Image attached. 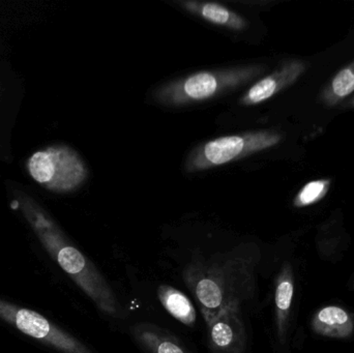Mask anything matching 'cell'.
Masks as SVG:
<instances>
[{"mask_svg": "<svg viewBox=\"0 0 354 353\" xmlns=\"http://www.w3.org/2000/svg\"><path fill=\"white\" fill-rule=\"evenodd\" d=\"M256 257L247 251L199 257L185 267L183 279L196 298L206 325L231 305L243 307L253 296Z\"/></svg>", "mask_w": 354, "mask_h": 353, "instance_id": "cell-1", "label": "cell"}, {"mask_svg": "<svg viewBox=\"0 0 354 353\" xmlns=\"http://www.w3.org/2000/svg\"><path fill=\"white\" fill-rule=\"evenodd\" d=\"M20 207L44 248L97 309L111 317L122 316V307L111 286L95 265L66 240L50 216L24 194H20Z\"/></svg>", "mask_w": 354, "mask_h": 353, "instance_id": "cell-2", "label": "cell"}, {"mask_svg": "<svg viewBox=\"0 0 354 353\" xmlns=\"http://www.w3.org/2000/svg\"><path fill=\"white\" fill-rule=\"evenodd\" d=\"M259 72V68L243 66L196 73L160 88L157 91V99L170 106L206 101L245 84Z\"/></svg>", "mask_w": 354, "mask_h": 353, "instance_id": "cell-3", "label": "cell"}, {"mask_svg": "<svg viewBox=\"0 0 354 353\" xmlns=\"http://www.w3.org/2000/svg\"><path fill=\"white\" fill-rule=\"evenodd\" d=\"M27 170L37 184L52 192H72L87 178L86 166L66 145H53L33 153L27 161Z\"/></svg>", "mask_w": 354, "mask_h": 353, "instance_id": "cell-4", "label": "cell"}, {"mask_svg": "<svg viewBox=\"0 0 354 353\" xmlns=\"http://www.w3.org/2000/svg\"><path fill=\"white\" fill-rule=\"evenodd\" d=\"M280 136L270 132L245 133L221 137L200 145L189 155L185 168L189 172L201 171L247 157L277 144Z\"/></svg>", "mask_w": 354, "mask_h": 353, "instance_id": "cell-5", "label": "cell"}, {"mask_svg": "<svg viewBox=\"0 0 354 353\" xmlns=\"http://www.w3.org/2000/svg\"><path fill=\"white\" fill-rule=\"evenodd\" d=\"M0 319L18 331L64 353H93L86 345L41 316L35 311L20 308L0 300Z\"/></svg>", "mask_w": 354, "mask_h": 353, "instance_id": "cell-6", "label": "cell"}, {"mask_svg": "<svg viewBox=\"0 0 354 353\" xmlns=\"http://www.w3.org/2000/svg\"><path fill=\"white\" fill-rule=\"evenodd\" d=\"M206 325L208 344L212 353L245 352L248 336L241 306L227 307Z\"/></svg>", "mask_w": 354, "mask_h": 353, "instance_id": "cell-7", "label": "cell"}, {"mask_svg": "<svg viewBox=\"0 0 354 353\" xmlns=\"http://www.w3.org/2000/svg\"><path fill=\"white\" fill-rule=\"evenodd\" d=\"M131 334L149 353H193L172 334L151 323H137L131 327Z\"/></svg>", "mask_w": 354, "mask_h": 353, "instance_id": "cell-8", "label": "cell"}, {"mask_svg": "<svg viewBox=\"0 0 354 353\" xmlns=\"http://www.w3.org/2000/svg\"><path fill=\"white\" fill-rule=\"evenodd\" d=\"M312 327L318 335L344 339L353 335L354 323L344 309L328 306L316 313L312 321Z\"/></svg>", "mask_w": 354, "mask_h": 353, "instance_id": "cell-9", "label": "cell"}, {"mask_svg": "<svg viewBox=\"0 0 354 353\" xmlns=\"http://www.w3.org/2000/svg\"><path fill=\"white\" fill-rule=\"evenodd\" d=\"M293 294H295V281H293L292 269L290 265H286L277 278L276 294H274L277 327H278V336L280 340H284L286 335Z\"/></svg>", "mask_w": 354, "mask_h": 353, "instance_id": "cell-10", "label": "cell"}, {"mask_svg": "<svg viewBox=\"0 0 354 353\" xmlns=\"http://www.w3.org/2000/svg\"><path fill=\"white\" fill-rule=\"evenodd\" d=\"M157 294L162 306L177 321L187 327L195 325V308L185 294L169 285H160Z\"/></svg>", "mask_w": 354, "mask_h": 353, "instance_id": "cell-11", "label": "cell"}, {"mask_svg": "<svg viewBox=\"0 0 354 353\" xmlns=\"http://www.w3.org/2000/svg\"><path fill=\"white\" fill-rule=\"evenodd\" d=\"M183 6L189 12L199 15L208 22L231 29H243L247 26V21L239 15L231 12L225 6L212 2H183Z\"/></svg>", "mask_w": 354, "mask_h": 353, "instance_id": "cell-12", "label": "cell"}, {"mask_svg": "<svg viewBox=\"0 0 354 353\" xmlns=\"http://www.w3.org/2000/svg\"><path fill=\"white\" fill-rule=\"evenodd\" d=\"M295 74V68L289 66V68H283L280 72L261 79L243 95L241 103L245 105H254L270 99L279 89L284 86L285 83H288Z\"/></svg>", "mask_w": 354, "mask_h": 353, "instance_id": "cell-13", "label": "cell"}, {"mask_svg": "<svg viewBox=\"0 0 354 353\" xmlns=\"http://www.w3.org/2000/svg\"><path fill=\"white\" fill-rule=\"evenodd\" d=\"M354 90V72L351 68L341 70L333 81V91L339 97L351 95Z\"/></svg>", "mask_w": 354, "mask_h": 353, "instance_id": "cell-14", "label": "cell"}, {"mask_svg": "<svg viewBox=\"0 0 354 353\" xmlns=\"http://www.w3.org/2000/svg\"><path fill=\"white\" fill-rule=\"evenodd\" d=\"M324 191V182H313L308 184L299 195L297 202L299 205H308L318 200Z\"/></svg>", "mask_w": 354, "mask_h": 353, "instance_id": "cell-15", "label": "cell"}]
</instances>
